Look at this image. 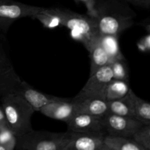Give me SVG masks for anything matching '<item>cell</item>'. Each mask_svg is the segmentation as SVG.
<instances>
[{"label": "cell", "instance_id": "cell-1", "mask_svg": "<svg viewBox=\"0 0 150 150\" xmlns=\"http://www.w3.org/2000/svg\"><path fill=\"white\" fill-rule=\"evenodd\" d=\"M93 7L100 35L118 37L134 24L136 13L122 0H96Z\"/></svg>", "mask_w": 150, "mask_h": 150}, {"label": "cell", "instance_id": "cell-2", "mask_svg": "<svg viewBox=\"0 0 150 150\" xmlns=\"http://www.w3.org/2000/svg\"><path fill=\"white\" fill-rule=\"evenodd\" d=\"M10 129L16 137L32 129L31 118L35 113L32 106L19 94H6L0 97Z\"/></svg>", "mask_w": 150, "mask_h": 150}, {"label": "cell", "instance_id": "cell-3", "mask_svg": "<svg viewBox=\"0 0 150 150\" xmlns=\"http://www.w3.org/2000/svg\"><path fill=\"white\" fill-rule=\"evenodd\" d=\"M70 132L34 130L17 137L16 150H62L70 138Z\"/></svg>", "mask_w": 150, "mask_h": 150}, {"label": "cell", "instance_id": "cell-4", "mask_svg": "<svg viewBox=\"0 0 150 150\" xmlns=\"http://www.w3.org/2000/svg\"><path fill=\"white\" fill-rule=\"evenodd\" d=\"M45 11L58 17L61 26H65L79 34L83 44L92 37L99 33L96 21L92 16L80 14L62 7H45Z\"/></svg>", "mask_w": 150, "mask_h": 150}, {"label": "cell", "instance_id": "cell-5", "mask_svg": "<svg viewBox=\"0 0 150 150\" xmlns=\"http://www.w3.org/2000/svg\"><path fill=\"white\" fill-rule=\"evenodd\" d=\"M44 7L24 4L15 0H0V29L6 32L16 20L34 18Z\"/></svg>", "mask_w": 150, "mask_h": 150}, {"label": "cell", "instance_id": "cell-6", "mask_svg": "<svg viewBox=\"0 0 150 150\" xmlns=\"http://www.w3.org/2000/svg\"><path fill=\"white\" fill-rule=\"evenodd\" d=\"M105 135L133 138L143 126L134 118L107 113L101 118Z\"/></svg>", "mask_w": 150, "mask_h": 150}, {"label": "cell", "instance_id": "cell-7", "mask_svg": "<svg viewBox=\"0 0 150 150\" xmlns=\"http://www.w3.org/2000/svg\"><path fill=\"white\" fill-rule=\"evenodd\" d=\"M112 79V71L110 65L100 68L90 75L76 97H93L104 99L105 88Z\"/></svg>", "mask_w": 150, "mask_h": 150}, {"label": "cell", "instance_id": "cell-8", "mask_svg": "<svg viewBox=\"0 0 150 150\" xmlns=\"http://www.w3.org/2000/svg\"><path fill=\"white\" fill-rule=\"evenodd\" d=\"M67 131L83 133H100L105 135L101 118L82 113H75L67 123Z\"/></svg>", "mask_w": 150, "mask_h": 150}, {"label": "cell", "instance_id": "cell-9", "mask_svg": "<svg viewBox=\"0 0 150 150\" xmlns=\"http://www.w3.org/2000/svg\"><path fill=\"white\" fill-rule=\"evenodd\" d=\"M70 138L62 150H100L105 135L70 132Z\"/></svg>", "mask_w": 150, "mask_h": 150}, {"label": "cell", "instance_id": "cell-10", "mask_svg": "<svg viewBox=\"0 0 150 150\" xmlns=\"http://www.w3.org/2000/svg\"><path fill=\"white\" fill-rule=\"evenodd\" d=\"M84 46L89 51L90 57V75L95 73L100 68L111 64V60L103 46L99 33L86 41Z\"/></svg>", "mask_w": 150, "mask_h": 150}, {"label": "cell", "instance_id": "cell-11", "mask_svg": "<svg viewBox=\"0 0 150 150\" xmlns=\"http://www.w3.org/2000/svg\"><path fill=\"white\" fill-rule=\"evenodd\" d=\"M75 113H82L102 118L108 113L107 101L93 97H75L72 99Z\"/></svg>", "mask_w": 150, "mask_h": 150}, {"label": "cell", "instance_id": "cell-12", "mask_svg": "<svg viewBox=\"0 0 150 150\" xmlns=\"http://www.w3.org/2000/svg\"><path fill=\"white\" fill-rule=\"evenodd\" d=\"M42 114L47 117L67 122L75 114L74 105L72 99L61 98L57 101H53L43 106L40 110Z\"/></svg>", "mask_w": 150, "mask_h": 150}, {"label": "cell", "instance_id": "cell-13", "mask_svg": "<svg viewBox=\"0 0 150 150\" xmlns=\"http://www.w3.org/2000/svg\"><path fill=\"white\" fill-rule=\"evenodd\" d=\"M34 109L35 111H40L43 106L60 99V97L48 95L34 89L29 84L25 81H22L21 85L18 93Z\"/></svg>", "mask_w": 150, "mask_h": 150}, {"label": "cell", "instance_id": "cell-14", "mask_svg": "<svg viewBox=\"0 0 150 150\" xmlns=\"http://www.w3.org/2000/svg\"><path fill=\"white\" fill-rule=\"evenodd\" d=\"M22 81L13 66L0 72V97L6 94H18Z\"/></svg>", "mask_w": 150, "mask_h": 150}, {"label": "cell", "instance_id": "cell-15", "mask_svg": "<svg viewBox=\"0 0 150 150\" xmlns=\"http://www.w3.org/2000/svg\"><path fill=\"white\" fill-rule=\"evenodd\" d=\"M133 90L130 88L128 94L122 99L108 101V113L121 116L133 118V105L132 99Z\"/></svg>", "mask_w": 150, "mask_h": 150}, {"label": "cell", "instance_id": "cell-16", "mask_svg": "<svg viewBox=\"0 0 150 150\" xmlns=\"http://www.w3.org/2000/svg\"><path fill=\"white\" fill-rule=\"evenodd\" d=\"M103 143L118 150H148L133 138L105 135Z\"/></svg>", "mask_w": 150, "mask_h": 150}, {"label": "cell", "instance_id": "cell-17", "mask_svg": "<svg viewBox=\"0 0 150 150\" xmlns=\"http://www.w3.org/2000/svg\"><path fill=\"white\" fill-rule=\"evenodd\" d=\"M130 90L128 82L112 79L105 88L104 99L108 101L122 99L128 94Z\"/></svg>", "mask_w": 150, "mask_h": 150}, {"label": "cell", "instance_id": "cell-18", "mask_svg": "<svg viewBox=\"0 0 150 150\" xmlns=\"http://www.w3.org/2000/svg\"><path fill=\"white\" fill-rule=\"evenodd\" d=\"M132 99L133 118L144 125H150V102L139 97L133 91L132 92Z\"/></svg>", "mask_w": 150, "mask_h": 150}, {"label": "cell", "instance_id": "cell-19", "mask_svg": "<svg viewBox=\"0 0 150 150\" xmlns=\"http://www.w3.org/2000/svg\"><path fill=\"white\" fill-rule=\"evenodd\" d=\"M101 43L105 51L109 56L111 62L116 60L125 59L120 49L117 37L113 35H101Z\"/></svg>", "mask_w": 150, "mask_h": 150}, {"label": "cell", "instance_id": "cell-20", "mask_svg": "<svg viewBox=\"0 0 150 150\" xmlns=\"http://www.w3.org/2000/svg\"><path fill=\"white\" fill-rule=\"evenodd\" d=\"M110 66L112 71L113 79L128 82V69L125 59L114 60L111 62Z\"/></svg>", "mask_w": 150, "mask_h": 150}, {"label": "cell", "instance_id": "cell-21", "mask_svg": "<svg viewBox=\"0 0 150 150\" xmlns=\"http://www.w3.org/2000/svg\"><path fill=\"white\" fill-rule=\"evenodd\" d=\"M17 144V137L9 126L0 130V145L7 150H15Z\"/></svg>", "mask_w": 150, "mask_h": 150}, {"label": "cell", "instance_id": "cell-22", "mask_svg": "<svg viewBox=\"0 0 150 150\" xmlns=\"http://www.w3.org/2000/svg\"><path fill=\"white\" fill-rule=\"evenodd\" d=\"M34 19H38L45 27L48 28V29H54V28L61 26V22L59 18L45 12V7L43 10L37 14L34 17Z\"/></svg>", "mask_w": 150, "mask_h": 150}, {"label": "cell", "instance_id": "cell-23", "mask_svg": "<svg viewBox=\"0 0 150 150\" xmlns=\"http://www.w3.org/2000/svg\"><path fill=\"white\" fill-rule=\"evenodd\" d=\"M133 138L146 149L150 150V125H143Z\"/></svg>", "mask_w": 150, "mask_h": 150}, {"label": "cell", "instance_id": "cell-24", "mask_svg": "<svg viewBox=\"0 0 150 150\" xmlns=\"http://www.w3.org/2000/svg\"><path fill=\"white\" fill-rule=\"evenodd\" d=\"M12 66L2 45L0 44V72Z\"/></svg>", "mask_w": 150, "mask_h": 150}, {"label": "cell", "instance_id": "cell-25", "mask_svg": "<svg viewBox=\"0 0 150 150\" xmlns=\"http://www.w3.org/2000/svg\"><path fill=\"white\" fill-rule=\"evenodd\" d=\"M127 4H131L142 8L150 9V0H122Z\"/></svg>", "mask_w": 150, "mask_h": 150}, {"label": "cell", "instance_id": "cell-26", "mask_svg": "<svg viewBox=\"0 0 150 150\" xmlns=\"http://www.w3.org/2000/svg\"><path fill=\"white\" fill-rule=\"evenodd\" d=\"M7 126H9L7 121V118H6L5 114H4L2 107L0 104V130L2 129L3 128L7 127Z\"/></svg>", "mask_w": 150, "mask_h": 150}, {"label": "cell", "instance_id": "cell-27", "mask_svg": "<svg viewBox=\"0 0 150 150\" xmlns=\"http://www.w3.org/2000/svg\"><path fill=\"white\" fill-rule=\"evenodd\" d=\"M100 150H118V149H116L112 148V147L108 146H107L106 144H105L103 143V145L101 146V147H100Z\"/></svg>", "mask_w": 150, "mask_h": 150}, {"label": "cell", "instance_id": "cell-28", "mask_svg": "<svg viewBox=\"0 0 150 150\" xmlns=\"http://www.w3.org/2000/svg\"><path fill=\"white\" fill-rule=\"evenodd\" d=\"M144 28L145 29H146V30L150 34V23L146 24L144 26Z\"/></svg>", "mask_w": 150, "mask_h": 150}, {"label": "cell", "instance_id": "cell-29", "mask_svg": "<svg viewBox=\"0 0 150 150\" xmlns=\"http://www.w3.org/2000/svg\"><path fill=\"white\" fill-rule=\"evenodd\" d=\"M0 150H7L5 147H4L3 146L0 145Z\"/></svg>", "mask_w": 150, "mask_h": 150}, {"label": "cell", "instance_id": "cell-30", "mask_svg": "<svg viewBox=\"0 0 150 150\" xmlns=\"http://www.w3.org/2000/svg\"><path fill=\"white\" fill-rule=\"evenodd\" d=\"M76 1H86V0H75Z\"/></svg>", "mask_w": 150, "mask_h": 150}]
</instances>
